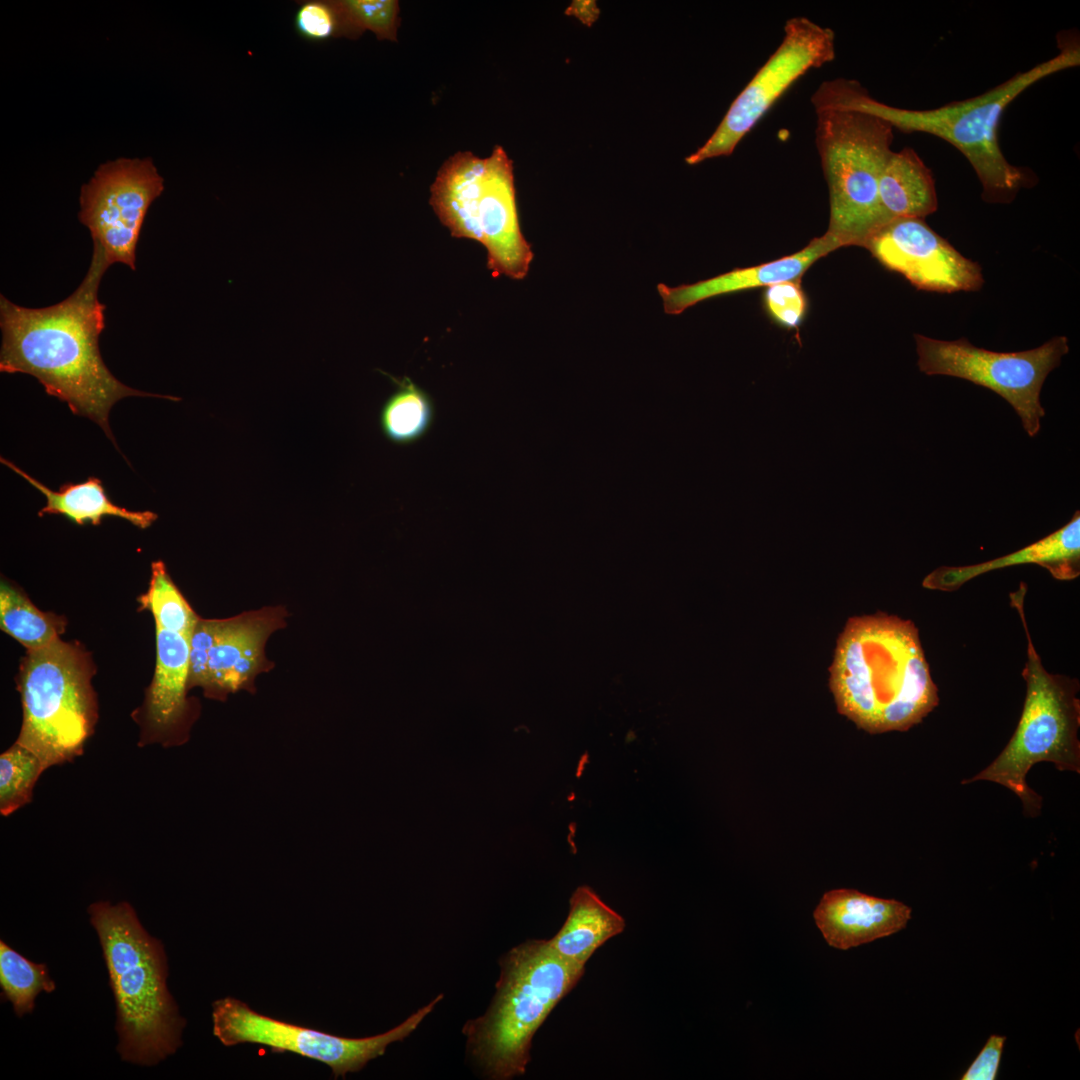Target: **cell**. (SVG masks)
I'll return each instance as SVG.
<instances>
[{
    "label": "cell",
    "mask_w": 1080,
    "mask_h": 1080,
    "mask_svg": "<svg viewBox=\"0 0 1080 1080\" xmlns=\"http://www.w3.org/2000/svg\"><path fill=\"white\" fill-rule=\"evenodd\" d=\"M109 266L103 249L93 243L83 281L60 303L26 308L1 295L0 371L35 377L47 394L65 402L73 414L93 420L114 441L109 412L117 401L129 396L178 398L133 389L106 367L99 349L105 305L98 300V288Z\"/></svg>",
    "instance_id": "1"
},
{
    "label": "cell",
    "mask_w": 1080,
    "mask_h": 1080,
    "mask_svg": "<svg viewBox=\"0 0 1080 1080\" xmlns=\"http://www.w3.org/2000/svg\"><path fill=\"white\" fill-rule=\"evenodd\" d=\"M1059 52L1029 70L1019 72L977 96L932 109L898 108L871 97L857 81L836 78L820 84L811 97L816 108L861 111L886 121L904 133L936 136L954 146L973 167L982 198L989 203H1010L1022 189L1035 183L1027 168L1011 164L999 145L1000 119L1023 91L1057 72L1080 65L1076 39L1059 43Z\"/></svg>",
    "instance_id": "2"
},
{
    "label": "cell",
    "mask_w": 1080,
    "mask_h": 1080,
    "mask_svg": "<svg viewBox=\"0 0 1080 1080\" xmlns=\"http://www.w3.org/2000/svg\"><path fill=\"white\" fill-rule=\"evenodd\" d=\"M829 684L839 713L872 734L906 731L939 702L915 624L883 613L849 618Z\"/></svg>",
    "instance_id": "3"
},
{
    "label": "cell",
    "mask_w": 1080,
    "mask_h": 1080,
    "mask_svg": "<svg viewBox=\"0 0 1080 1080\" xmlns=\"http://www.w3.org/2000/svg\"><path fill=\"white\" fill-rule=\"evenodd\" d=\"M88 912L115 999L117 1051L123 1061L155 1065L181 1046L185 1026L167 988L164 947L126 902H96Z\"/></svg>",
    "instance_id": "4"
},
{
    "label": "cell",
    "mask_w": 1080,
    "mask_h": 1080,
    "mask_svg": "<svg viewBox=\"0 0 1080 1080\" xmlns=\"http://www.w3.org/2000/svg\"><path fill=\"white\" fill-rule=\"evenodd\" d=\"M583 973L584 967L560 957L548 940L527 941L504 956L491 1007L464 1027L472 1054L489 1076L524 1074L533 1035Z\"/></svg>",
    "instance_id": "5"
},
{
    "label": "cell",
    "mask_w": 1080,
    "mask_h": 1080,
    "mask_svg": "<svg viewBox=\"0 0 1080 1080\" xmlns=\"http://www.w3.org/2000/svg\"><path fill=\"white\" fill-rule=\"evenodd\" d=\"M430 205L456 238L481 243L493 277L524 279L533 260L522 234L512 160L495 146L488 157L457 152L440 167L430 187Z\"/></svg>",
    "instance_id": "6"
},
{
    "label": "cell",
    "mask_w": 1080,
    "mask_h": 1080,
    "mask_svg": "<svg viewBox=\"0 0 1080 1080\" xmlns=\"http://www.w3.org/2000/svg\"><path fill=\"white\" fill-rule=\"evenodd\" d=\"M1025 591V586L1021 585L1018 591L1010 594L1028 644L1022 672L1027 686L1023 711L1014 734L996 759L961 783H998L1021 800L1027 815L1035 817L1041 812L1042 798L1026 782L1033 765L1050 762L1059 771L1080 773V701L1076 680L1051 674L1042 665L1024 617Z\"/></svg>",
    "instance_id": "7"
},
{
    "label": "cell",
    "mask_w": 1080,
    "mask_h": 1080,
    "mask_svg": "<svg viewBox=\"0 0 1080 1080\" xmlns=\"http://www.w3.org/2000/svg\"><path fill=\"white\" fill-rule=\"evenodd\" d=\"M816 145L829 188L826 231L841 247L862 246L886 220L878 183L892 152L893 128L869 113L818 108Z\"/></svg>",
    "instance_id": "8"
},
{
    "label": "cell",
    "mask_w": 1080,
    "mask_h": 1080,
    "mask_svg": "<svg viewBox=\"0 0 1080 1080\" xmlns=\"http://www.w3.org/2000/svg\"><path fill=\"white\" fill-rule=\"evenodd\" d=\"M92 666L84 651L60 638L27 650L19 673L23 721L17 743L45 769L83 751L96 721Z\"/></svg>",
    "instance_id": "9"
},
{
    "label": "cell",
    "mask_w": 1080,
    "mask_h": 1080,
    "mask_svg": "<svg viewBox=\"0 0 1080 1080\" xmlns=\"http://www.w3.org/2000/svg\"><path fill=\"white\" fill-rule=\"evenodd\" d=\"M914 338L922 373L964 379L993 391L1013 407L1030 437L1038 434L1045 416L1040 393L1049 373L1069 352L1066 336L1016 352L976 347L966 338L946 341L921 334Z\"/></svg>",
    "instance_id": "10"
},
{
    "label": "cell",
    "mask_w": 1080,
    "mask_h": 1080,
    "mask_svg": "<svg viewBox=\"0 0 1080 1080\" xmlns=\"http://www.w3.org/2000/svg\"><path fill=\"white\" fill-rule=\"evenodd\" d=\"M441 998L439 995L383 1034L348 1038L266 1016L236 998L225 997L212 1004L213 1034L224 1046L258 1044L275 1053L290 1052L319 1061L331 1068L334 1078H344L383 1055L389 1044L406 1038Z\"/></svg>",
    "instance_id": "11"
},
{
    "label": "cell",
    "mask_w": 1080,
    "mask_h": 1080,
    "mask_svg": "<svg viewBox=\"0 0 1080 1080\" xmlns=\"http://www.w3.org/2000/svg\"><path fill=\"white\" fill-rule=\"evenodd\" d=\"M835 58V33L803 17L786 21L773 54L732 102L711 137L686 157L690 165L730 155L776 100L804 73Z\"/></svg>",
    "instance_id": "12"
},
{
    "label": "cell",
    "mask_w": 1080,
    "mask_h": 1080,
    "mask_svg": "<svg viewBox=\"0 0 1080 1080\" xmlns=\"http://www.w3.org/2000/svg\"><path fill=\"white\" fill-rule=\"evenodd\" d=\"M284 607H264L227 619L198 618L190 642L188 689L203 688L222 699L252 690L254 680L274 663L265 656L269 636L286 626Z\"/></svg>",
    "instance_id": "13"
},
{
    "label": "cell",
    "mask_w": 1080,
    "mask_h": 1080,
    "mask_svg": "<svg viewBox=\"0 0 1080 1080\" xmlns=\"http://www.w3.org/2000/svg\"><path fill=\"white\" fill-rule=\"evenodd\" d=\"M164 190V179L151 158H118L98 166L81 188L78 218L110 265L135 270V250L152 202Z\"/></svg>",
    "instance_id": "14"
},
{
    "label": "cell",
    "mask_w": 1080,
    "mask_h": 1080,
    "mask_svg": "<svg viewBox=\"0 0 1080 1080\" xmlns=\"http://www.w3.org/2000/svg\"><path fill=\"white\" fill-rule=\"evenodd\" d=\"M864 247L918 290L973 292L984 283L980 265L964 257L924 219H892L875 231Z\"/></svg>",
    "instance_id": "15"
},
{
    "label": "cell",
    "mask_w": 1080,
    "mask_h": 1080,
    "mask_svg": "<svg viewBox=\"0 0 1080 1080\" xmlns=\"http://www.w3.org/2000/svg\"><path fill=\"white\" fill-rule=\"evenodd\" d=\"M911 912L898 900L841 888L823 894L813 917L829 946L847 950L903 930Z\"/></svg>",
    "instance_id": "16"
},
{
    "label": "cell",
    "mask_w": 1080,
    "mask_h": 1080,
    "mask_svg": "<svg viewBox=\"0 0 1080 1080\" xmlns=\"http://www.w3.org/2000/svg\"><path fill=\"white\" fill-rule=\"evenodd\" d=\"M840 247L835 239L825 233L789 256L752 267L734 269L692 284L675 287L658 284L657 290L664 311L670 315H678L709 298L757 287H769L785 281H800L816 261Z\"/></svg>",
    "instance_id": "17"
},
{
    "label": "cell",
    "mask_w": 1080,
    "mask_h": 1080,
    "mask_svg": "<svg viewBox=\"0 0 1080 1080\" xmlns=\"http://www.w3.org/2000/svg\"><path fill=\"white\" fill-rule=\"evenodd\" d=\"M191 636L156 627V666L142 712L148 742L165 740L185 715Z\"/></svg>",
    "instance_id": "18"
},
{
    "label": "cell",
    "mask_w": 1080,
    "mask_h": 1080,
    "mask_svg": "<svg viewBox=\"0 0 1080 1080\" xmlns=\"http://www.w3.org/2000/svg\"><path fill=\"white\" fill-rule=\"evenodd\" d=\"M1018 564H1038L1054 578L1071 580L1080 573V513L1055 532L1020 550L979 564L939 567L928 574L923 587L954 591L967 581L990 571Z\"/></svg>",
    "instance_id": "19"
},
{
    "label": "cell",
    "mask_w": 1080,
    "mask_h": 1080,
    "mask_svg": "<svg viewBox=\"0 0 1080 1080\" xmlns=\"http://www.w3.org/2000/svg\"><path fill=\"white\" fill-rule=\"evenodd\" d=\"M878 195L886 222L924 219L938 207L932 172L910 147L890 153L880 173Z\"/></svg>",
    "instance_id": "20"
},
{
    "label": "cell",
    "mask_w": 1080,
    "mask_h": 1080,
    "mask_svg": "<svg viewBox=\"0 0 1080 1080\" xmlns=\"http://www.w3.org/2000/svg\"><path fill=\"white\" fill-rule=\"evenodd\" d=\"M624 928L625 920L620 914L591 888L581 886L570 899L566 921L548 943L560 957L584 967L596 949Z\"/></svg>",
    "instance_id": "21"
},
{
    "label": "cell",
    "mask_w": 1080,
    "mask_h": 1080,
    "mask_svg": "<svg viewBox=\"0 0 1080 1080\" xmlns=\"http://www.w3.org/2000/svg\"><path fill=\"white\" fill-rule=\"evenodd\" d=\"M0 460L45 496L46 505L39 511V516L60 514L78 525H99L104 516H116L141 529L148 528L157 519V514L152 511H131L116 505L107 495L101 479L97 477H89L80 483H65L55 491L12 462L2 457Z\"/></svg>",
    "instance_id": "22"
},
{
    "label": "cell",
    "mask_w": 1080,
    "mask_h": 1080,
    "mask_svg": "<svg viewBox=\"0 0 1080 1080\" xmlns=\"http://www.w3.org/2000/svg\"><path fill=\"white\" fill-rule=\"evenodd\" d=\"M390 378L397 389L381 408L380 428L389 441L408 445L429 431L435 417L434 404L429 395L408 377L402 380Z\"/></svg>",
    "instance_id": "23"
},
{
    "label": "cell",
    "mask_w": 1080,
    "mask_h": 1080,
    "mask_svg": "<svg viewBox=\"0 0 1080 1080\" xmlns=\"http://www.w3.org/2000/svg\"><path fill=\"white\" fill-rule=\"evenodd\" d=\"M0 627L27 650H36L58 639L64 631L65 621L40 611L23 593L2 582Z\"/></svg>",
    "instance_id": "24"
},
{
    "label": "cell",
    "mask_w": 1080,
    "mask_h": 1080,
    "mask_svg": "<svg viewBox=\"0 0 1080 1080\" xmlns=\"http://www.w3.org/2000/svg\"><path fill=\"white\" fill-rule=\"evenodd\" d=\"M0 986L2 996L12 1003L18 1017L33 1011L35 998L41 991L51 993L56 988L46 964L26 959L3 940L0 941Z\"/></svg>",
    "instance_id": "25"
},
{
    "label": "cell",
    "mask_w": 1080,
    "mask_h": 1080,
    "mask_svg": "<svg viewBox=\"0 0 1080 1080\" xmlns=\"http://www.w3.org/2000/svg\"><path fill=\"white\" fill-rule=\"evenodd\" d=\"M339 21V37L356 39L371 31L379 40L397 42L400 7L396 0H330Z\"/></svg>",
    "instance_id": "26"
},
{
    "label": "cell",
    "mask_w": 1080,
    "mask_h": 1080,
    "mask_svg": "<svg viewBox=\"0 0 1080 1080\" xmlns=\"http://www.w3.org/2000/svg\"><path fill=\"white\" fill-rule=\"evenodd\" d=\"M151 570L149 588L139 598L141 608L151 612L156 627L193 633L199 616L171 580L165 564L154 561Z\"/></svg>",
    "instance_id": "27"
},
{
    "label": "cell",
    "mask_w": 1080,
    "mask_h": 1080,
    "mask_svg": "<svg viewBox=\"0 0 1080 1080\" xmlns=\"http://www.w3.org/2000/svg\"><path fill=\"white\" fill-rule=\"evenodd\" d=\"M45 770L41 760L15 742L0 756V812L9 815L28 803L39 775Z\"/></svg>",
    "instance_id": "28"
},
{
    "label": "cell",
    "mask_w": 1080,
    "mask_h": 1080,
    "mask_svg": "<svg viewBox=\"0 0 1080 1080\" xmlns=\"http://www.w3.org/2000/svg\"><path fill=\"white\" fill-rule=\"evenodd\" d=\"M299 8L294 16V29L299 37L309 42H324L339 37V21L330 0L297 2Z\"/></svg>",
    "instance_id": "29"
},
{
    "label": "cell",
    "mask_w": 1080,
    "mask_h": 1080,
    "mask_svg": "<svg viewBox=\"0 0 1080 1080\" xmlns=\"http://www.w3.org/2000/svg\"><path fill=\"white\" fill-rule=\"evenodd\" d=\"M767 310L780 325L797 327L806 310V300L799 281H785L767 287L764 295Z\"/></svg>",
    "instance_id": "30"
},
{
    "label": "cell",
    "mask_w": 1080,
    "mask_h": 1080,
    "mask_svg": "<svg viewBox=\"0 0 1080 1080\" xmlns=\"http://www.w3.org/2000/svg\"><path fill=\"white\" fill-rule=\"evenodd\" d=\"M1005 1040V1036L991 1035L977 1057L962 1075L961 1079H996Z\"/></svg>",
    "instance_id": "31"
}]
</instances>
